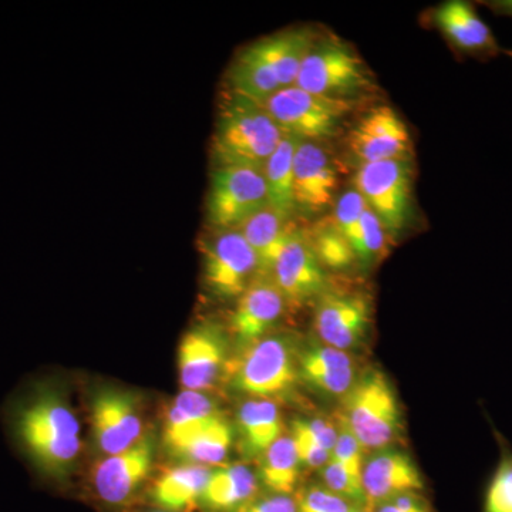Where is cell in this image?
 <instances>
[{
  "label": "cell",
  "mask_w": 512,
  "mask_h": 512,
  "mask_svg": "<svg viewBox=\"0 0 512 512\" xmlns=\"http://www.w3.org/2000/svg\"><path fill=\"white\" fill-rule=\"evenodd\" d=\"M338 164L325 144L299 141L293 160V202L295 211L319 217L338 200Z\"/></svg>",
  "instance_id": "12"
},
{
  "label": "cell",
  "mask_w": 512,
  "mask_h": 512,
  "mask_svg": "<svg viewBox=\"0 0 512 512\" xmlns=\"http://www.w3.org/2000/svg\"><path fill=\"white\" fill-rule=\"evenodd\" d=\"M269 278L292 306L316 302L328 288V276L309 244L305 229L298 227L293 231L272 265Z\"/></svg>",
  "instance_id": "14"
},
{
  "label": "cell",
  "mask_w": 512,
  "mask_h": 512,
  "mask_svg": "<svg viewBox=\"0 0 512 512\" xmlns=\"http://www.w3.org/2000/svg\"><path fill=\"white\" fill-rule=\"evenodd\" d=\"M225 362L224 338L214 326H198L181 340L178 370L184 390L205 392L220 376Z\"/></svg>",
  "instance_id": "19"
},
{
  "label": "cell",
  "mask_w": 512,
  "mask_h": 512,
  "mask_svg": "<svg viewBox=\"0 0 512 512\" xmlns=\"http://www.w3.org/2000/svg\"><path fill=\"white\" fill-rule=\"evenodd\" d=\"M338 420L365 451L392 446L403 429V419L397 394L382 370L370 369L357 377L355 386L342 397Z\"/></svg>",
  "instance_id": "5"
},
{
  "label": "cell",
  "mask_w": 512,
  "mask_h": 512,
  "mask_svg": "<svg viewBox=\"0 0 512 512\" xmlns=\"http://www.w3.org/2000/svg\"><path fill=\"white\" fill-rule=\"evenodd\" d=\"M373 323L372 296L365 289L330 286L316 301L313 329L323 345L352 352L369 336Z\"/></svg>",
  "instance_id": "9"
},
{
  "label": "cell",
  "mask_w": 512,
  "mask_h": 512,
  "mask_svg": "<svg viewBox=\"0 0 512 512\" xmlns=\"http://www.w3.org/2000/svg\"><path fill=\"white\" fill-rule=\"evenodd\" d=\"M508 55H510L512 57V50H508Z\"/></svg>",
  "instance_id": "43"
},
{
  "label": "cell",
  "mask_w": 512,
  "mask_h": 512,
  "mask_svg": "<svg viewBox=\"0 0 512 512\" xmlns=\"http://www.w3.org/2000/svg\"><path fill=\"white\" fill-rule=\"evenodd\" d=\"M299 377L316 392L342 399L355 386L359 375L350 352L316 342L299 355Z\"/></svg>",
  "instance_id": "20"
},
{
  "label": "cell",
  "mask_w": 512,
  "mask_h": 512,
  "mask_svg": "<svg viewBox=\"0 0 512 512\" xmlns=\"http://www.w3.org/2000/svg\"><path fill=\"white\" fill-rule=\"evenodd\" d=\"M258 276V259L238 229L214 231L204 242V279L222 299H238Z\"/></svg>",
  "instance_id": "11"
},
{
  "label": "cell",
  "mask_w": 512,
  "mask_h": 512,
  "mask_svg": "<svg viewBox=\"0 0 512 512\" xmlns=\"http://www.w3.org/2000/svg\"><path fill=\"white\" fill-rule=\"evenodd\" d=\"M268 207L264 174L247 167L224 165L211 175L207 218L214 231L238 229Z\"/></svg>",
  "instance_id": "10"
},
{
  "label": "cell",
  "mask_w": 512,
  "mask_h": 512,
  "mask_svg": "<svg viewBox=\"0 0 512 512\" xmlns=\"http://www.w3.org/2000/svg\"><path fill=\"white\" fill-rule=\"evenodd\" d=\"M291 436L302 467L319 471L329 463L332 453L320 446L318 441L303 429L298 419L292 423Z\"/></svg>",
  "instance_id": "36"
},
{
  "label": "cell",
  "mask_w": 512,
  "mask_h": 512,
  "mask_svg": "<svg viewBox=\"0 0 512 512\" xmlns=\"http://www.w3.org/2000/svg\"><path fill=\"white\" fill-rule=\"evenodd\" d=\"M220 416L217 404L212 402L207 394L183 390L175 397L165 416V443L174 451Z\"/></svg>",
  "instance_id": "25"
},
{
  "label": "cell",
  "mask_w": 512,
  "mask_h": 512,
  "mask_svg": "<svg viewBox=\"0 0 512 512\" xmlns=\"http://www.w3.org/2000/svg\"><path fill=\"white\" fill-rule=\"evenodd\" d=\"M493 8L497 9L498 12L503 13V15H507L512 18V0H505V2H495L493 3Z\"/></svg>",
  "instance_id": "41"
},
{
  "label": "cell",
  "mask_w": 512,
  "mask_h": 512,
  "mask_svg": "<svg viewBox=\"0 0 512 512\" xmlns=\"http://www.w3.org/2000/svg\"><path fill=\"white\" fill-rule=\"evenodd\" d=\"M366 207L362 195L353 187L339 195L335 202L330 218L339 229L340 234L348 239L350 245L355 241L357 231H359L360 218H362Z\"/></svg>",
  "instance_id": "34"
},
{
  "label": "cell",
  "mask_w": 512,
  "mask_h": 512,
  "mask_svg": "<svg viewBox=\"0 0 512 512\" xmlns=\"http://www.w3.org/2000/svg\"><path fill=\"white\" fill-rule=\"evenodd\" d=\"M389 237L390 235L387 234L386 228L376 217L375 212L366 207L362 218H360L359 231H357L352 244L357 264L363 269L375 266L386 255L387 238Z\"/></svg>",
  "instance_id": "31"
},
{
  "label": "cell",
  "mask_w": 512,
  "mask_h": 512,
  "mask_svg": "<svg viewBox=\"0 0 512 512\" xmlns=\"http://www.w3.org/2000/svg\"><path fill=\"white\" fill-rule=\"evenodd\" d=\"M156 512H170V511H156Z\"/></svg>",
  "instance_id": "44"
},
{
  "label": "cell",
  "mask_w": 512,
  "mask_h": 512,
  "mask_svg": "<svg viewBox=\"0 0 512 512\" xmlns=\"http://www.w3.org/2000/svg\"><path fill=\"white\" fill-rule=\"evenodd\" d=\"M367 100L320 96L292 86L262 103L284 136L325 144L338 137Z\"/></svg>",
  "instance_id": "6"
},
{
  "label": "cell",
  "mask_w": 512,
  "mask_h": 512,
  "mask_svg": "<svg viewBox=\"0 0 512 512\" xmlns=\"http://www.w3.org/2000/svg\"><path fill=\"white\" fill-rule=\"evenodd\" d=\"M316 35L311 28L286 29L245 47L229 67V93L262 104L295 86Z\"/></svg>",
  "instance_id": "2"
},
{
  "label": "cell",
  "mask_w": 512,
  "mask_h": 512,
  "mask_svg": "<svg viewBox=\"0 0 512 512\" xmlns=\"http://www.w3.org/2000/svg\"><path fill=\"white\" fill-rule=\"evenodd\" d=\"M353 188L375 212L390 237L409 227L413 215L412 160L362 164L353 177Z\"/></svg>",
  "instance_id": "8"
},
{
  "label": "cell",
  "mask_w": 512,
  "mask_h": 512,
  "mask_svg": "<svg viewBox=\"0 0 512 512\" xmlns=\"http://www.w3.org/2000/svg\"><path fill=\"white\" fill-rule=\"evenodd\" d=\"M238 430L242 447L251 457H262L265 451L284 436L281 410L274 400H245L238 410Z\"/></svg>",
  "instance_id": "23"
},
{
  "label": "cell",
  "mask_w": 512,
  "mask_h": 512,
  "mask_svg": "<svg viewBox=\"0 0 512 512\" xmlns=\"http://www.w3.org/2000/svg\"><path fill=\"white\" fill-rule=\"evenodd\" d=\"M299 141L298 138L284 136L262 170L268 205L286 220H293L296 214L293 202V160Z\"/></svg>",
  "instance_id": "27"
},
{
  "label": "cell",
  "mask_w": 512,
  "mask_h": 512,
  "mask_svg": "<svg viewBox=\"0 0 512 512\" xmlns=\"http://www.w3.org/2000/svg\"><path fill=\"white\" fill-rule=\"evenodd\" d=\"M286 335H268L242 353L234 367V386L254 399L275 400L288 396L299 377V356Z\"/></svg>",
  "instance_id": "7"
},
{
  "label": "cell",
  "mask_w": 512,
  "mask_h": 512,
  "mask_svg": "<svg viewBox=\"0 0 512 512\" xmlns=\"http://www.w3.org/2000/svg\"><path fill=\"white\" fill-rule=\"evenodd\" d=\"M339 433L336 439L335 447L332 450V460L342 464L357 476H362L363 466H365V448L357 441L350 431L345 427L338 426Z\"/></svg>",
  "instance_id": "37"
},
{
  "label": "cell",
  "mask_w": 512,
  "mask_h": 512,
  "mask_svg": "<svg viewBox=\"0 0 512 512\" xmlns=\"http://www.w3.org/2000/svg\"><path fill=\"white\" fill-rule=\"evenodd\" d=\"M356 512H369V511L365 510V508H359V510H357Z\"/></svg>",
  "instance_id": "42"
},
{
  "label": "cell",
  "mask_w": 512,
  "mask_h": 512,
  "mask_svg": "<svg viewBox=\"0 0 512 512\" xmlns=\"http://www.w3.org/2000/svg\"><path fill=\"white\" fill-rule=\"evenodd\" d=\"M284 295L269 276L258 275L238 298L232 312L231 328L244 346L268 336L272 326L284 315Z\"/></svg>",
  "instance_id": "18"
},
{
  "label": "cell",
  "mask_w": 512,
  "mask_h": 512,
  "mask_svg": "<svg viewBox=\"0 0 512 512\" xmlns=\"http://www.w3.org/2000/svg\"><path fill=\"white\" fill-rule=\"evenodd\" d=\"M296 228L298 225L293 220H286L269 205L238 228L258 259V275L269 276L272 265Z\"/></svg>",
  "instance_id": "22"
},
{
  "label": "cell",
  "mask_w": 512,
  "mask_h": 512,
  "mask_svg": "<svg viewBox=\"0 0 512 512\" xmlns=\"http://www.w3.org/2000/svg\"><path fill=\"white\" fill-rule=\"evenodd\" d=\"M258 480L244 464L222 466L211 471L201 503L214 512H238L255 500Z\"/></svg>",
  "instance_id": "24"
},
{
  "label": "cell",
  "mask_w": 512,
  "mask_h": 512,
  "mask_svg": "<svg viewBox=\"0 0 512 512\" xmlns=\"http://www.w3.org/2000/svg\"><path fill=\"white\" fill-rule=\"evenodd\" d=\"M501 456L484 495L483 512H512V450L500 437Z\"/></svg>",
  "instance_id": "32"
},
{
  "label": "cell",
  "mask_w": 512,
  "mask_h": 512,
  "mask_svg": "<svg viewBox=\"0 0 512 512\" xmlns=\"http://www.w3.org/2000/svg\"><path fill=\"white\" fill-rule=\"evenodd\" d=\"M210 476V468L200 464L171 468L154 484V500L164 511H191L201 503Z\"/></svg>",
  "instance_id": "26"
},
{
  "label": "cell",
  "mask_w": 512,
  "mask_h": 512,
  "mask_svg": "<svg viewBox=\"0 0 512 512\" xmlns=\"http://www.w3.org/2000/svg\"><path fill=\"white\" fill-rule=\"evenodd\" d=\"M305 231L309 244L325 271L326 269L333 272L348 271L357 264L352 245L340 234L332 218H323L311 229H305Z\"/></svg>",
  "instance_id": "30"
},
{
  "label": "cell",
  "mask_w": 512,
  "mask_h": 512,
  "mask_svg": "<svg viewBox=\"0 0 512 512\" xmlns=\"http://www.w3.org/2000/svg\"><path fill=\"white\" fill-rule=\"evenodd\" d=\"M92 423L97 446L107 456L123 453L143 436V421L130 394L101 390L92 403Z\"/></svg>",
  "instance_id": "15"
},
{
  "label": "cell",
  "mask_w": 512,
  "mask_h": 512,
  "mask_svg": "<svg viewBox=\"0 0 512 512\" xmlns=\"http://www.w3.org/2000/svg\"><path fill=\"white\" fill-rule=\"evenodd\" d=\"M153 443L144 439L123 453L107 456L94 468V490L110 505L127 503L153 467Z\"/></svg>",
  "instance_id": "17"
},
{
  "label": "cell",
  "mask_w": 512,
  "mask_h": 512,
  "mask_svg": "<svg viewBox=\"0 0 512 512\" xmlns=\"http://www.w3.org/2000/svg\"><path fill=\"white\" fill-rule=\"evenodd\" d=\"M365 510L373 512L377 505L394 495L424 488L419 467L406 451L386 447L366 458L362 471Z\"/></svg>",
  "instance_id": "16"
},
{
  "label": "cell",
  "mask_w": 512,
  "mask_h": 512,
  "mask_svg": "<svg viewBox=\"0 0 512 512\" xmlns=\"http://www.w3.org/2000/svg\"><path fill=\"white\" fill-rule=\"evenodd\" d=\"M232 441H234V430L229 421L221 414L207 427L175 448L174 453L180 454L181 457L194 461L200 466L221 464L228 457Z\"/></svg>",
  "instance_id": "29"
},
{
  "label": "cell",
  "mask_w": 512,
  "mask_h": 512,
  "mask_svg": "<svg viewBox=\"0 0 512 512\" xmlns=\"http://www.w3.org/2000/svg\"><path fill=\"white\" fill-rule=\"evenodd\" d=\"M359 508L322 484L306 488L298 497V512H356Z\"/></svg>",
  "instance_id": "35"
},
{
  "label": "cell",
  "mask_w": 512,
  "mask_h": 512,
  "mask_svg": "<svg viewBox=\"0 0 512 512\" xmlns=\"http://www.w3.org/2000/svg\"><path fill=\"white\" fill-rule=\"evenodd\" d=\"M350 154L359 164L389 160H412V136L392 106L379 104L365 111L350 127Z\"/></svg>",
  "instance_id": "13"
},
{
  "label": "cell",
  "mask_w": 512,
  "mask_h": 512,
  "mask_svg": "<svg viewBox=\"0 0 512 512\" xmlns=\"http://www.w3.org/2000/svg\"><path fill=\"white\" fill-rule=\"evenodd\" d=\"M295 86L305 92L343 100H370L379 89L375 73L355 47L335 35H316L303 59Z\"/></svg>",
  "instance_id": "4"
},
{
  "label": "cell",
  "mask_w": 512,
  "mask_h": 512,
  "mask_svg": "<svg viewBox=\"0 0 512 512\" xmlns=\"http://www.w3.org/2000/svg\"><path fill=\"white\" fill-rule=\"evenodd\" d=\"M322 485L329 491L352 501L360 508L365 507V494H363L362 476L352 473L342 464L330 458L322 470H319Z\"/></svg>",
  "instance_id": "33"
},
{
  "label": "cell",
  "mask_w": 512,
  "mask_h": 512,
  "mask_svg": "<svg viewBox=\"0 0 512 512\" xmlns=\"http://www.w3.org/2000/svg\"><path fill=\"white\" fill-rule=\"evenodd\" d=\"M238 512H298V498L288 494H272L252 500Z\"/></svg>",
  "instance_id": "40"
},
{
  "label": "cell",
  "mask_w": 512,
  "mask_h": 512,
  "mask_svg": "<svg viewBox=\"0 0 512 512\" xmlns=\"http://www.w3.org/2000/svg\"><path fill=\"white\" fill-rule=\"evenodd\" d=\"M284 134L264 106L229 93L215 124L212 150L218 167L264 170Z\"/></svg>",
  "instance_id": "3"
},
{
  "label": "cell",
  "mask_w": 512,
  "mask_h": 512,
  "mask_svg": "<svg viewBox=\"0 0 512 512\" xmlns=\"http://www.w3.org/2000/svg\"><path fill=\"white\" fill-rule=\"evenodd\" d=\"M303 429L318 441L320 446L332 453L335 447L336 439H338L339 427L335 426L332 421L323 419V417H315V419H298Z\"/></svg>",
  "instance_id": "39"
},
{
  "label": "cell",
  "mask_w": 512,
  "mask_h": 512,
  "mask_svg": "<svg viewBox=\"0 0 512 512\" xmlns=\"http://www.w3.org/2000/svg\"><path fill=\"white\" fill-rule=\"evenodd\" d=\"M373 512H433L426 498L419 491L394 495L390 500L377 505Z\"/></svg>",
  "instance_id": "38"
},
{
  "label": "cell",
  "mask_w": 512,
  "mask_h": 512,
  "mask_svg": "<svg viewBox=\"0 0 512 512\" xmlns=\"http://www.w3.org/2000/svg\"><path fill=\"white\" fill-rule=\"evenodd\" d=\"M19 450L45 480L60 481L82 450L80 423L56 386L36 382L20 394L8 413Z\"/></svg>",
  "instance_id": "1"
},
{
  "label": "cell",
  "mask_w": 512,
  "mask_h": 512,
  "mask_svg": "<svg viewBox=\"0 0 512 512\" xmlns=\"http://www.w3.org/2000/svg\"><path fill=\"white\" fill-rule=\"evenodd\" d=\"M434 26L460 52L468 55H494L498 52L490 26L467 2L450 0L441 3L431 15Z\"/></svg>",
  "instance_id": "21"
},
{
  "label": "cell",
  "mask_w": 512,
  "mask_h": 512,
  "mask_svg": "<svg viewBox=\"0 0 512 512\" xmlns=\"http://www.w3.org/2000/svg\"><path fill=\"white\" fill-rule=\"evenodd\" d=\"M261 458L262 484L272 494L292 495L301 477L302 464L291 434L279 437Z\"/></svg>",
  "instance_id": "28"
}]
</instances>
